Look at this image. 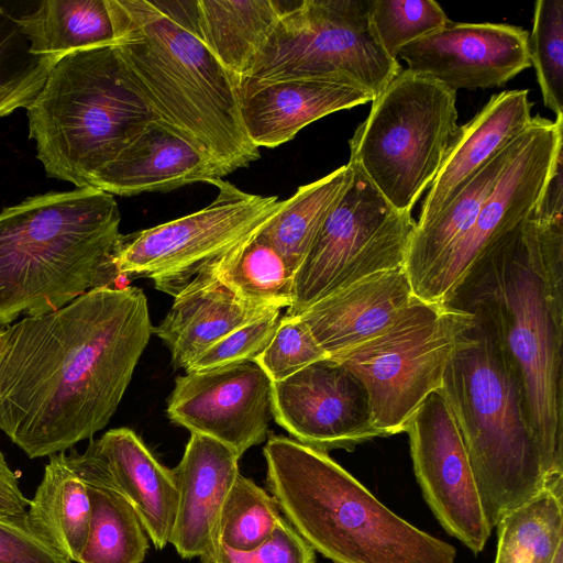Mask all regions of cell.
Segmentation results:
<instances>
[{
	"label": "cell",
	"mask_w": 563,
	"mask_h": 563,
	"mask_svg": "<svg viewBox=\"0 0 563 563\" xmlns=\"http://www.w3.org/2000/svg\"><path fill=\"white\" fill-rule=\"evenodd\" d=\"M136 287H100L2 329L0 430L30 459L92 438L117 411L153 333Z\"/></svg>",
	"instance_id": "6da1fadb"
},
{
	"label": "cell",
	"mask_w": 563,
	"mask_h": 563,
	"mask_svg": "<svg viewBox=\"0 0 563 563\" xmlns=\"http://www.w3.org/2000/svg\"><path fill=\"white\" fill-rule=\"evenodd\" d=\"M537 209V208H536ZM533 210L493 242L449 305L484 320L520 380L545 468L563 481V217Z\"/></svg>",
	"instance_id": "7a4b0ae2"
},
{
	"label": "cell",
	"mask_w": 563,
	"mask_h": 563,
	"mask_svg": "<svg viewBox=\"0 0 563 563\" xmlns=\"http://www.w3.org/2000/svg\"><path fill=\"white\" fill-rule=\"evenodd\" d=\"M121 65L156 121L225 174L261 154L247 137L239 79L194 32L189 0H106Z\"/></svg>",
	"instance_id": "3957f363"
},
{
	"label": "cell",
	"mask_w": 563,
	"mask_h": 563,
	"mask_svg": "<svg viewBox=\"0 0 563 563\" xmlns=\"http://www.w3.org/2000/svg\"><path fill=\"white\" fill-rule=\"evenodd\" d=\"M112 195L96 188L30 197L0 212V325L112 287L123 235Z\"/></svg>",
	"instance_id": "277c9868"
},
{
	"label": "cell",
	"mask_w": 563,
	"mask_h": 563,
	"mask_svg": "<svg viewBox=\"0 0 563 563\" xmlns=\"http://www.w3.org/2000/svg\"><path fill=\"white\" fill-rule=\"evenodd\" d=\"M266 483L284 518L333 563H455V549L397 516L328 453L271 435Z\"/></svg>",
	"instance_id": "5b68a950"
},
{
	"label": "cell",
	"mask_w": 563,
	"mask_h": 563,
	"mask_svg": "<svg viewBox=\"0 0 563 563\" xmlns=\"http://www.w3.org/2000/svg\"><path fill=\"white\" fill-rule=\"evenodd\" d=\"M440 391L456 421L492 529L505 512L563 484L548 475L516 369L481 318L474 316Z\"/></svg>",
	"instance_id": "8992f818"
},
{
	"label": "cell",
	"mask_w": 563,
	"mask_h": 563,
	"mask_svg": "<svg viewBox=\"0 0 563 563\" xmlns=\"http://www.w3.org/2000/svg\"><path fill=\"white\" fill-rule=\"evenodd\" d=\"M26 110L30 137L46 174L77 188L90 187L156 121L113 44L62 57Z\"/></svg>",
	"instance_id": "52a82bcc"
},
{
	"label": "cell",
	"mask_w": 563,
	"mask_h": 563,
	"mask_svg": "<svg viewBox=\"0 0 563 563\" xmlns=\"http://www.w3.org/2000/svg\"><path fill=\"white\" fill-rule=\"evenodd\" d=\"M457 118L455 90L401 69L355 129L349 161L394 208L411 212L460 133Z\"/></svg>",
	"instance_id": "ba28073f"
},
{
	"label": "cell",
	"mask_w": 563,
	"mask_h": 563,
	"mask_svg": "<svg viewBox=\"0 0 563 563\" xmlns=\"http://www.w3.org/2000/svg\"><path fill=\"white\" fill-rule=\"evenodd\" d=\"M474 316L417 297L384 330L329 356L363 385L382 437L406 432L412 416L440 390Z\"/></svg>",
	"instance_id": "9c48e42d"
},
{
	"label": "cell",
	"mask_w": 563,
	"mask_h": 563,
	"mask_svg": "<svg viewBox=\"0 0 563 563\" xmlns=\"http://www.w3.org/2000/svg\"><path fill=\"white\" fill-rule=\"evenodd\" d=\"M400 70L377 38L369 0H300L287 2L239 85L325 79L354 85L375 98Z\"/></svg>",
	"instance_id": "30bf717a"
},
{
	"label": "cell",
	"mask_w": 563,
	"mask_h": 563,
	"mask_svg": "<svg viewBox=\"0 0 563 563\" xmlns=\"http://www.w3.org/2000/svg\"><path fill=\"white\" fill-rule=\"evenodd\" d=\"M347 164L351 180L294 275L287 316L368 275L405 267L411 212L394 208L356 163Z\"/></svg>",
	"instance_id": "8fae6325"
},
{
	"label": "cell",
	"mask_w": 563,
	"mask_h": 563,
	"mask_svg": "<svg viewBox=\"0 0 563 563\" xmlns=\"http://www.w3.org/2000/svg\"><path fill=\"white\" fill-rule=\"evenodd\" d=\"M207 207L159 225L123 235L115 257L121 276L153 280L174 297L198 273L261 232L283 207L275 196L247 194L222 178Z\"/></svg>",
	"instance_id": "7c38bea8"
},
{
	"label": "cell",
	"mask_w": 563,
	"mask_h": 563,
	"mask_svg": "<svg viewBox=\"0 0 563 563\" xmlns=\"http://www.w3.org/2000/svg\"><path fill=\"white\" fill-rule=\"evenodd\" d=\"M563 115L532 117L511 142L509 158L470 229L415 288L417 298L448 303L485 250L539 205L562 154Z\"/></svg>",
	"instance_id": "4fadbf2b"
},
{
	"label": "cell",
	"mask_w": 563,
	"mask_h": 563,
	"mask_svg": "<svg viewBox=\"0 0 563 563\" xmlns=\"http://www.w3.org/2000/svg\"><path fill=\"white\" fill-rule=\"evenodd\" d=\"M406 432L413 471L431 511L448 533L474 554L481 553L492 527L456 421L440 390L423 401Z\"/></svg>",
	"instance_id": "5bb4252c"
},
{
	"label": "cell",
	"mask_w": 563,
	"mask_h": 563,
	"mask_svg": "<svg viewBox=\"0 0 563 563\" xmlns=\"http://www.w3.org/2000/svg\"><path fill=\"white\" fill-rule=\"evenodd\" d=\"M272 416L296 441L325 453L382 437L362 383L330 357L272 382Z\"/></svg>",
	"instance_id": "9a60e30c"
},
{
	"label": "cell",
	"mask_w": 563,
	"mask_h": 563,
	"mask_svg": "<svg viewBox=\"0 0 563 563\" xmlns=\"http://www.w3.org/2000/svg\"><path fill=\"white\" fill-rule=\"evenodd\" d=\"M166 411L172 422L241 457L267 439L272 380L254 361L186 373L175 379Z\"/></svg>",
	"instance_id": "2e32d148"
},
{
	"label": "cell",
	"mask_w": 563,
	"mask_h": 563,
	"mask_svg": "<svg viewBox=\"0 0 563 563\" xmlns=\"http://www.w3.org/2000/svg\"><path fill=\"white\" fill-rule=\"evenodd\" d=\"M529 34L500 23H456L405 46L398 57L407 69L446 87L487 89L504 86L530 67Z\"/></svg>",
	"instance_id": "e0dca14e"
},
{
	"label": "cell",
	"mask_w": 563,
	"mask_h": 563,
	"mask_svg": "<svg viewBox=\"0 0 563 563\" xmlns=\"http://www.w3.org/2000/svg\"><path fill=\"white\" fill-rule=\"evenodd\" d=\"M240 456L223 443L191 433L172 470L177 509L169 543L183 559L201 556L218 538L222 506L240 474Z\"/></svg>",
	"instance_id": "ac0fdd59"
},
{
	"label": "cell",
	"mask_w": 563,
	"mask_h": 563,
	"mask_svg": "<svg viewBox=\"0 0 563 563\" xmlns=\"http://www.w3.org/2000/svg\"><path fill=\"white\" fill-rule=\"evenodd\" d=\"M82 455L132 506L154 547L164 549L177 509L172 470L129 428L111 429L91 440Z\"/></svg>",
	"instance_id": "d6986e66"
},
{
	"label": "cell",
	"mask_w": 563,
	"mask_h": 563,
	"mask_svg": "<svg viewBox=\"0 0 563 563\" xmlns=\"http://www.w3.org/2000/svg\"><path fill=\"white\" fill-rule=\"evenodd\" d=\"M245 133L256 147H276L308 124L374 100L354 85L325 79H289L239 85Z\"/></svg>",
	"instance_id": "ffe728a7"
},
{
	"label": "cell",
	"mask_w": 563,
	"mask_h": 563,
	"mask_svg": "<svg viewBox=\"0 0 563 563\" xmlns=\"http://www.w3.org/2000/svg\"><path fill=\"white\" fill-rule=\"evenodd\" d=\"M532 102L528 89L493 95L466 124L448 152L430 186L416 221L421 229L434 220L473 177L530 123Z\"/></svg>",
	"instance_id": "44dd1931"
},
{
	"label": "cell",
	"mask_w": 563,
	"mask_h": 563,
	"mask_svg": "<svg viewBox=\"0 0 563 563\" xmlns=\"http://www.w3.org/2000/svg\"><path fill=\"white\" fill-rule=\"evenodd\" d=\"M415 297L405 267H398L345 286L297 316L331 356L384 330Z\"/></svg>",
	"instance_id": "7402d4cb"
},
{
	"label": "cell",
	"mask_w": 563,
	"mask_h": 563,
	"mask_svg": "<svg viewBox=\"0 0 563 563\" xmlns=\"http://www.w3.org/2000/svg\"><path fill=\"white\" fill-rule=\"evenodd\" d=\"M225 175L191 142L152 121L96 175L90 187L112 196H134L169 191L198 181L211 184Z\"/></svg>",
	"instance_id": "603a6c76"
},
{
	"label": "cell",
	"mask_w": 563,
	"mask_h": 563,
	"mask_svg": "<svg viewBox=\"0 0 563 563\" xmlns=\"http://www.w3.org/2000/svg\"><path fill=\"white\" fill-rule=\"evenodd\" d=\"M271 310L238 299L207 266L174 297L153 333L168 347L174 366L186 369L212 344Z\"/></svg>",
	"instance_id": "cb8c5ba5"
},
{
	"label": "cell",
	"mask_w": 563,
	"mask_h": 563,
	"mask_svg": "<svg viewBox=\"0 0 563 563\" xmlns=\"http://www.w3.org/2000/svg\"><path fill=\"white\" fill-rule=\"evenodd\" d=\"M287 2L189 0L195 34L239 81L256 63Z\"/></svg>",
	"instance_id": "d4e9b609"
},
{
	"label": "cell",
	"mask_w": 563,
	"mask_h": 563,
	"mask_svg": "<svg viewBox=\"0 0 563 563\" xmlns=\"http://www.w3.org/2000/svg\"><path fill=\"white\" fill-rule=\"evenodd\" d=\"M67 460L87 485L91 510L78 563H143L148 537L132 506L82 453L74 450Z\"/></svg>",
	"instance_id": "484cf974"
},
{
	"label": "cell",
	"mask_w": 563,
	"mask_h": 563,
	"mask_svg": "<svg viewBox=\"0 0 563 563\" xmlns=\"http://www.w3.org/2000/svg\"><path fill=\"white\" fill-rule=\"evenodd\" d=\"M27 508L33 528L58 552L78 563L89 532L90 500L87 485L71 468L65 452L49 456Z\"/></svg>",
	"instance_id": "4316f807"
},
{
	"label": "cell",
	"mask_w": 563,
	"mask_h": 563,
	"mask_svg": "<svg viewBox=\"0 0 563 563\" xmlns=\"http://www.w3.org/2000/svg\"><path fill=\"white\" fill-rule=\"evenodd\" d=\"M29 53L62 58L74 52L111 45L112 21L106 0H49L16 20Z\"/></svg>",
	"instance_id": "83f0119b"
},
{
	"label": "cell",
	"mask_w": 563,
	"mask_h": 563,
	"mask_svg": "<svg viewBox=\"0 0 563 563\" xmlns=\"http://www.w3.org/2000/svg\"><path fill=\"white\" fill-rule=\"evenodd\" d=\"M511 142L473 177L434 220L421 229H415L405 262L412 290L473 224L509 158Z\"/></svg>",
	"instance_id": "f1b7e54d"
},
{
	"label": "cell",
	"mask_w": 563,
	"mask_h": 563,
	"mask_svg": "<svg viewBox=\"0 0 563 563\" xmlns=\"http://www.w3.org/2000/svg\"><path fill=\"white\" fill-rule=\"evenodd\" d=\"M352 172L342 165L327 176L300 186L261 234L296 273L328 216L344 194Z\"/></svg>",
	"instance_id": "f546056e"
},
{
	"label": "cell",
	"mask_w": 563,
	"mask_h": 563,
	"mask_svg": "<svg viewBox=\"0 0 563 563\" xmlns=\"http://www.w3.org/2000/svg\"><path fill=\"white\" fill-rule=\"evenodd\" d=\"M208 266L223 286L247 305L282 310L291 303L295 273L261 232Z\"/></svg>",
	"instance_id": "4dcf8cb0"
},
{
	"label": "cell",
	"mask_w": 563,
	"mask_h": 563,
	"mask_svg": "<svg viewBox=\"0 0 563 563\" xmlns=\"http://www.w3.org/2000/svg\"><path fill=\"white\" fill-rule=\"evenodd\" d=\"M563 484L505 512L496 525L495 563H553L563 545Z\"/></svg>",
	"instance_id": "1f68e13d"
},
{
	"label": "cell",
	"mask_w": 563,
	"mask_h": 563,
	"mask_svg": "<svg viewBox=\"0 0 563 563\" xmlns=\"http://www.w3.org/2000/svg\"><path fill=\"white\" fill-rule=\"evenodd\" d=\"M280 512L271 494L239 474L221 509L218 539L231 549L251 550L271 537Z\"/></svg>",
	"instance_id": "d6a6232c"
},
{
	"label": "cell",
	"mask_w": 563,
	"mask_h": 563,
	"mask_svg": "<svg viewBox=\"0 0 563 563\" xmlns=\"http://www.w3.org/2000/svg\"><path fill=\"white\" fill-rule=\"evenodd\" d=\"M528 47L544 106L563 115V0L534 3Z\"/></svg>",
	"instance_id": "836d02e7"
},
{
	"label": "cell",
	"mask_w": 563,
	"mask_h": 563,
	"mask_svg": "<svg viewBox=\"0 0 563 563\" xmlns=\"http://www.w3.org/2000/svg\"><path fill=\"white\" fill-rule=\"evenodd\" d=\"M369 16L382 47L397 60L405 46L450 22L433 0H369Z\"/></svg>",
	"instance_id": "e575fe53"
},
{
	"label": "cell",
	"mask_w": 563,
	"mask_h": 563,
	"mask_svg": "<svg viewBox=\"0 0 563 563\" xmlns=\"http://www.w3.org/2000/svg\"><path fill=\"white\" fill-rule=\"evenodd\" d=\"M328 357L308 325L298 316L286 314L280 318L271 342L254 362L272 382H279Z\"/></svg>",
	"instance_id": "d590c367"
},
{
	"label": "cell",
	"mask_w": 563,
	"mask_h": 563,
	"mask_svg": "<svg viewBox=\"0 0 563 563\" xmlns=\"http://www.w3.org/2000/svg\"><path fill=\"white\" fill-rule=\"evenodd\" d=\"M16 53L9 36L0 40V117L27 108L59 60L53 56H33L20 62Z\"/></svg>",
	"instance_id": "8d00e7d4"
},
{
	"label": "cell",
	"mask_w": 563,
	"mask_h": 563,
	"mask_svg": "<svg viewBox=\"0 0 563 563\" xmlns=\"http://www.w3.org/2000/svg\"><path fill=\"white\" fill-rule=\"evenodd\" d=\"M201 563H314V550L284 518L271 537L260 545L234 550L216 538L200 556Z\"/></svg>",
	"instance_id": "74e56055"
},
{
	"label": "cell",
	"mask_w": 563,
	"mask_h": 563,
	"mask_svg": "<svg viewBox=\"0 0 563 563\" xmlns=\"http://www.w3.org/2000/svg\"><path fill=\"white\" fill-rule=\"evenodd\" d=\"M280 318V309H274L235 329L194 360L186 373L254 361L271 342Z\"/></svg>",
	"instance_id": "f35d334b"
},
{
	"label": "cell",
	"mask_w": 563,
	"mask_h": 563,
	"mask_svg": "<svg viewBox=\"0 0 563 563\" xmlns=\"http://www.w3.org/2000/svg\"><path fill=\"white\" fill-rule=\"evenodd\" d=\"M0 563H71L31 525L26 512L0 516Z\"/></svg>",
	"instance_id": "ab89813d"
},
{
	"label": "cell",
	"mask_w": 563,
	"mask_h": 563,
	"mask_svg": "<svg viewBox=\"0 0 563 563\" xmlns=\"http://www.w3.org/2000/svg\"><path fill=\"white\" fill-rule=\"evenodd\" d=\"M30 505L19 486L14 472L0 452V516H16L26 512Z\"/></svg>",
	"instance_id": "60d3db41"
},
{
	"label": "cell",
	"mask_w": 563,
	"mask_h": 563,
	"mask_svg": "<svg viewBox=\"0 0 563 563\" xmlns=\"http://www.w3.org/2000/svg\"><path fill=\"white\" fill-rule=\"evenodd\" d=\"M562 154L558 157L547 183L537 211L545 217H562L563 211V166Z\"/></svg>",
	"instance_id": "b9f144b4"
},
{
	"label": "cell",
	"mask_w": 563,
	"mask_h": 563,
	"mask_svg": "<svg viewBox=\"0 0 563 563\" xmlns=\"http://www.w3.org/2000/svg\"><path fill=\"white\" fill-rule=\"evenodd\" d=\"M2 329H0V342H1Z\"/></svg>",
	"instance_id": "7bdbcfd3"
},
{
	"label": "cell",
	"mask_w": 563,
	"mask_h": 563,
	"mask_svg": "<svg viewBox=\"0 0 563 563\" xmlns=\"http://www.w3.org/2000/svg\"><path fill=\"white\" fill-rule=\"evenodd\" d=\"M1 11H2V10H1V8H0V13H1Z\"/></svg>",
	"instance_id": "ee69618b"
}]
</instances>
